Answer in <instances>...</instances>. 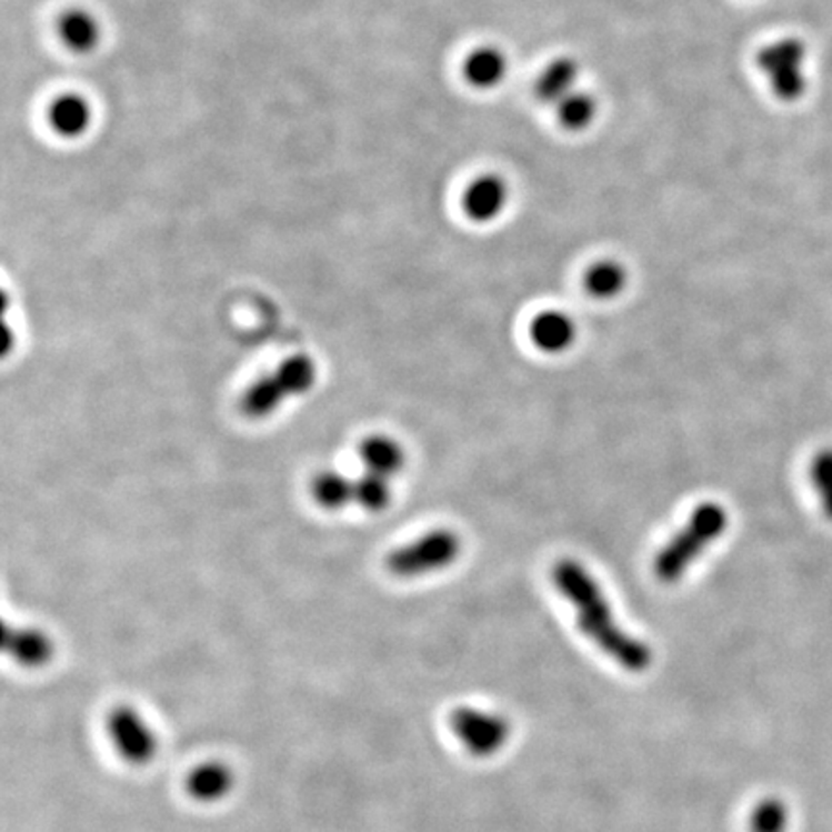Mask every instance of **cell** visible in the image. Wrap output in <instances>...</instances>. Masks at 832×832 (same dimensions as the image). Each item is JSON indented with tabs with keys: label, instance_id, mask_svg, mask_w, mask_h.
<instances>
[{
	"label": "cell",
	"instance_id": "obj_4",
	"mask_svg": "<svg viewBox=\"0 0 832 832\" xmlns=\"http://www.w3.org/2000/svg\"><path fill=\"white\" fill-rule=\"evenodd\" d=\"M758 68L782 102H796L808 91V47L796 37H782L758 52Z\"/></svg>",
	"mask_w": 832,
	"mask_h": 832
},
{
	"label": "cell",
	"instance_id": "obj_3",
	"mask_svg": "<svg viewBox=\"0 0 832 832\" xmlns=\"http://www.w3.org/2000/svg\"><path fill=\"white\" fill-rule=\"evenodd\" d=\"M317 382V364L309 355H293L278 369L259 378L241 398V411L249 419H264L288 398H298Z\"/></svg>",
	"mask_w": 832,
	"mask_h": 832
},
{
	"label": "cell",
	"instance_id": "obj_8",
	"mask_svg": "<svg viewBox=\"0 0 832 832\" xmlns=\"http://www.w3.org/2000/svg\"><path fill=\"white\" fill-rule=\"evenodd\" d=\"M2 650L14 659L18 665L41 669L54 658V642L43 630L33 626H4Z\"/></svg>",
	"mask_w": 832,
	"mask_h": 832
},
{
	"label": "cell",
	"instance_id": "obj_21",
	"mask_svg": "<svg viewBox=\"0 0 832 832\" xmlns=\"http://www.w3.org/2000/svg\"><path fill=\"white\" fill-rule=\"evenodd\" d=\"M789 808L779 798H765L753 808L750 815V832H786Z\"/></svg>",
	"mask_w": 832,
	"mask_h": 832
},
{
	"label": "cell",
	"instance_id": "obj_12",
	"mask_svg": "<svg viewBox=\"0 0 832 832\" xmlns=\"http://www.w3.org/2000/svg\"><path fill=\"white\" fill-rule=\"evenodd\" d=\"M509 72L505 52L495 44H482L464 59L463 76L467 83L480 91L500 88Z\"/></svg>",
	"mask_w": 832,
	"mask_h": 832
},
{
	"label": "cell",
	"instance_id": "obj_14",
	"mask_svg": "<svg viewBox=\"0 0 832 832\" xmlns=\"http://www.w3.org/2000/svg\"><path fill=\"white\" fill-rule=\"evenodd\" d=\"M57 31L66 49L76 54L93 52L102 36L101 23L86 8L64 10L57 23Z\"/></svg>",
	"mask_w": 832,
	"mask_h": 832
},
{
	"label": "cell",
	"instance_id": "obj_16",
	"mask_svg": "<svg viewBox=\"0 0 832 832\" xmlns=\"http://www.w3.org/2000/svg\"><path fill=\"white\" fill-rule=\"evenodd\" d=\"M359 453L367 472H374L380 477L391 478L405 464L403 448L388 435H370L361 443Z\"/></svg>",
	"mask_w": 832,
	"mask_h": 832
},
{
	"label": "cell",
	"instance_id": "obj_19",
	"mask_svg": "<svg viewBox=\"0 0 832 832\" xmlns=\"http://www.w3.org/2000/svg\"><path fill=\"white\" fill-rule=\"evenodd\" d=\"M626 272L619 262L601 261L590 268L584 278L588 293L592 298L611 299L623 291Z\"/></svg>",
	"mask_w": 832,
	"mask_h": 832
},
{
	"label": "cell",
	"instance_id": "obj_13",
	"mask_svg": "<svg viewBox=\"0 0 832 832\" xmlns=\"http://www.w3.org/2000/svg\"><path fill=\"white\" fill-rule=\"evenodd\" d=\"M91 122L93 109L83 94H60L49 107V123L60 138H81L83 133H88Z\"/></svg>",
	"mask_w": 832,
	"mask_h": 832
},
{
	"label": "cell",
	"instance_id": "obj_11",
	"mask_svg": "<svg viewBox=\"0 0 832 832\" xmlns=\"http://www.w3.org/2000/svg\"><path fill=\"white\" fill-rule=\"evenodd\" d=\"M235 776L230 765L224 761H204L191 769L186 779V790L189 796L201 803H214L224 800L233 790Z\"/></svg>",
	"mask_w": 832,
	"mask_h": 832
},
{
	"label": "cell",
	"instance_id": "obj_2",
	"mask_svg": "<svg viewBox=\"0 0 832 832\" xmlns=\"http://www.w3.org/2000/svg\"><path fill=\"white\" fill-rule=\"evenodd\" d=\"M729 527V514L716 503L698 507L686 527L659 551L653 571L661 582L673 584Z\"/></svg>",
	"mask_w": 832,
	"mask_h": 832
},
{
	"label": "cell",
	"instance_id": "obj_7",
	"mask_svg": "<svg viewBox=\"0 0 832 832\" xmlns=\"http://www.w3.org/2000/svg\"><path fill=\"white\" fill-rule=\"evenodd\" d=\"M107 732L126 763L141 768L157 758V734L131 705H117L110 710L107 715Z\"/></svg>",
	"mask_w": 832,
	"mask_h": 832
},
{
	"label": "cell",
	"instance_id": "obj_15",
	"mask_svg": "<svg viewBox=\"0 0 832 832\" xmlns=\"http://www.w3.org/2000/svg\"><path fill=\"white\" fill-rule=\"evenodd\" d=\"M574 333L577 330L572 320L563 312L550 311L538 314L530 327L532 341L548 353H559L571 348Z\"/></svg>",
	"mask_w": 832,
	"mask_h": 832
},
{
	"label": "cell",
	"instance_id": "obj_5",
	"mask_svg": "<svg viewBox=\"0 0 832 832\" xmlns=\"http://www.w3.org/2000/svg\"><path fill=\"white\" fill-rule=\"evenodd\" d=\"M461 553V540L451 530H432L419 540L407 543L388 555V571L399 579H417L438 572L455 563Z\"/></svg>",
	"mask_w": 832,
	"mask_h": 832
},
{
	"label": "cell",
	"instance_id": "obj_17",
	"mask_svg": "<svg viewBox=\"0 0 832 832\" xmlns=\"http://www.w3.org/2000/svg\"><path fill=\"white\" fill-rule=\"evenodd\" d=\"M312 498L328 511H340L355 500V482L338 471H324L314 477Z\"/></svg>",
	"mask_w": 832,
	"mask_h": 832
},
{
	"label": "cell",
	"instance_id": "obj_10",
	"mask_svg": "<svg viewBox=\"0 0 832 832\" xmlns=\"http://www.w3.org/2000/svg\"><path fill=\"white\" fill-rule=\"evenodd\" d=\"M580 68L571 57L551 60L535 78L534 94L538 101L555 109L559 102L579 89Z\"/></svg>",
	"mask_w": 832,
	"mask_h": 832
},
{
	"label": "cell",
	"instance_id": "obj_9",
	"mask_svg": "<svg viewBox=\"0 0 832 832\" xmlns=\"http://www.w3.org/2000/svg\"><path fill=\"white\" fill-rule=\"evenodd\" d=\"M509 201V188L498 174L478 176L464 189V214L474 222H492L500 217Z\"/></svg>",
	"mask_w": 832,
	"mask_h": 832
},
{
	"label": "cell",
	"instance_id": "obj_1",
	"mask_svg": "<svg viewBox=\"0 0 832 832\" xmlns=\"http://www.w3.org/2000/svg\"><path fill=\"white\" fill-rule=\"evenodd\" d=\"M551 579L559 594L577 611V621L584 636L590 638L611 661L629 673H644L652 666V648L617 623L598 580L579 561H559L551 571Z\"/></svg>",
	"mask_w": 832,
	"mask_h": 832
},
{
	"label": "cell",
	"instance_id": "obj_20",
	"mask_svg": "<svg viewBox=\"0 0 832 832\" xmlns=\"http://www.w3.org/2000/svg\"><path fill=\"white\" fill-rule=\"evenodd\" d=\"M353 501L370 513L384 511L391 501L390 478L380 477L374 472H367L361 478H357L355 500Z\"/></svg>",
	"mask_w": 832,
	"mask_h": 832
},
{
	"label": "cell",
	"instance_id": "obj_6",
	"mask_svg": "<svg viewBox=\"0 0 832 832\" xmlns=\"http://www.w3.org/2000/svg\"><path fill=\"white\" fill-rule=\"evenodd\" d=\"M449 726L464 750L480 760L493 758L511 739V723L505 716L471 705L457 708L449 716Z\"/></svg>",
	"mask_w": 832,
	"mask_h": 832
},
{
	"label": "cell",
	"instance_id": "obj_22",
	"mask_svg": "<svg viewBox=\"0 0 832 832\" xmlns=\"http://www.w3.org/2000/svg\"><path fill=\"white\" fill-rule=\"evenodd\" d=\"M810 480L818 493L819 503L826 519L832 521V449H821L813 457L810 467Z\"/></svg>",
	"mask_w": 832,
	"mask_h": 832
},
{
	"label": "cell",
	"instance_id": "obj_18",
	"mask_svg": "<svg viewBox=\"0 0 832 832\" xmlns=\"http://www.w3.org/2000/svg\"><path fill=\"white\" fill-rule=\"evenodd\" d=\"M553 110L558 114L559 123L567 131L579 133V131L588 130L594 123L595 117H598V101H595L594 94L577 89L567 99L559 102Z\"/></svg>",
	"mask_w": 832,
	"mask_h": 832
}]
</instances>
